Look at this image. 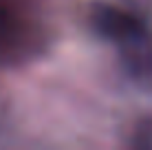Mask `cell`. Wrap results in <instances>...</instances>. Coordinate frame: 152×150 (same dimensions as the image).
<instances>
[{"mask_svg":"<svg viewBox=\"0 0 152 150\" xmlns=\"http://www.w3.org/2000/svg\"><path fill=\"white\" fill-rule=\"evenodd\" d=\"M91 20L99 33L110 40H134L143 31L141 22L134 15L117 7H110V4H97L91 13Z\"/></svg>","mask_w":152,"mask_h":150,"instance_id":"6da1fadb","label":"cell"}]
</instances>
